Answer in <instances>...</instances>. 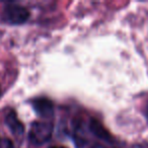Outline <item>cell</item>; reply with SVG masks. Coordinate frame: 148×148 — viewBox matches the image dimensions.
<instances>
[{
	"instance_id": "3",
	"label": "cell",
	"mask_w": 148,
	"mask_h": 148,
	"mask_svg": "<svg viewBox=\"0 0 148 148\" xmlns=\"http://www.w3.org/2000/svg\"><path fill=\"white\" fill-rule=\"evenodd\" d=\"M33 108L42 118H51L54 115V105L47 97H39L33 101Z\"/></svg>"
},
{
	"instance_id": "6",
	"label": "cell",
	"mask_w": 148,
	"mask_h": 148,
	"mask_svg": "<svg viewBox=\"0 0 148 148\" xmlns=\"http://www.w3.org/2000/svg\"><path fill=\"white\" fill-rule=\"evenodd\" d=\"M0 148H15L12 141L8 138H2L0 139Z\"/></svg>"
},
{
	"instance_id": "2",
	"label": "cell",
	"mask_w": 148,
	"mask_h": 148,
	"mask_svg": "<svg viewBox=\"0 0 148 148\" xmlns=\"http://www.w3.org/2000/svg\"><path fill=\"white\" fill-rule=\"evenodd\" d=\"M1 18L9 25H23L29 18V11L21 5L9 4L4 7Z\"/></svg>"
},
{
	"instance_id": "5",
	"label": "cell",
	"mask_w": 148,
	"mask_h": 148,
	"mask_svg": "<svg viewBox=\"0 0 148 148\" xmlns=\"http://www.w3.org/2000/svg\"><path fill=\"white\" fill-rule=\"evenodd\" d=\"M89 131H90L95 137L99 138V139L110 141L112 138L110 133L107 131V129H106L99 121H97V120H95V119H91L90 121H89Z\"/></svg>"
},
{
	"instance_id": "4",
	"label": "cell",
	"mask_w": 148,
	"mask_h": 148,
	"mask_svg": "<svg viewBox=\"0 0 148 148\" xmlns=\"http://www.w3.org/2000/svg\"><path fill=\"white\" fill-rule=\"evenodd\" d=\"M5 123L8 126L10 131L14 135H21L25 132V126L17 118L16 114L13 111H10L5 117Z\"/></svg>"
},
{
	"instance_id": "8",
	"label": "cell",
	"mask_w": 148,
	"mask_h": 148,
	"mask_svg": "<svg viewBox=\"0 0 148 148\" xmlns=\"http://www.w3.org/2000/svg\"><path fill=\"white\" fill-rule=\"evenodd\" d=\"M49 148H67V147H65V146H51V147H49Z\"/></svg>"
},
{
	"instance_id": "9",
	"label": "cell",
	"mask_w": 148,
	"mask_h": 148,
	"mask_svg": "<svg viewBox=\"0 0 148 148\" xmlns=\"http://www.w3.org/2000/svg\"><path fill=\"white\" fill-rule=\"evenodd\" d=\"M1 95H2V90H1V86H0V97H1Z\"/></svg>"
},
{
	"instance_id": "1",
	"label": "cell",
	"mask_w": 148,
	"mask_h": 148,
	"mask_svg": "<svg viewBox=\"0 0 148 148\" xmlns=\"http://www.w3.org/2000/svg\"><path fill=\"white\" fill-rule=\"evenodd\" d=\"M54 132L52 122H34L29 132V138L36 145L45 144L51 139Z\"/></svg>"
},
{
	"instance_id": "7",
	"label": "cell",
	"mask_w": 148,
	"mask_h": 148,
	"mask_svg": "<svg viewBox=\"0 0 148 148\" xmlns=\"http://www.w3.org/2000/svg\"><path fill=\"white\" fill-rule=\"evenodd\" d=\"M89 148H108L107 146L103 145V144H99V143H95L90 146Z\"/></svg>"
}]
</instances>
